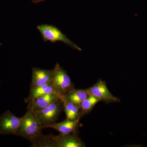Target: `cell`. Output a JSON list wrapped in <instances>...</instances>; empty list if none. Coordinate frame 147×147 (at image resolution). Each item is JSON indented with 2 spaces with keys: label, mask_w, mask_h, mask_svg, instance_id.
Segmentation results:
<instances>
[{
  "label": "cell",
  "mask_w": 147,
  "mask_h": 147,
  "mask_svg": "<svg viewBox=\"0 0 147 147\" xmlns=\"http://www.w3.org/2000/svg\"><path fill=\"white\" fill-rule=\"evenodd\" d=\"M61 96L56 94L40 96L29 102L27 110L36 112L40 111L49 106L56 100L61 99Z\"/></svg>",
  "instance_id": "ba28073f"
},
{
  "label": "cell",
  "mask_w": 147,
  "mask_h": 147,
  "mask_svg": "<svg viewBox=\"0 0 147 147\" xmlns=\"http://www.w3.org/2000/svg\"><path fill=\"white\" fill-rule=\"evenodd\" d=\"M80 120H70L67 119L59 123H55L44 127V129L51 128L59 132L61 134H76Z\"/></svg>",
  "instance_id": "30bf717a"
},
{
  "label": "cell",
  "mask_w": 147,
  "mask_h": 147,
  "mask_svg": "<svg viewBox=\"0 0 147 147\" xmlns=\"http://www.w3.org/2000/svg\"><path fill=\"white\" fill-rule=\"evenodd\" d=\"M53 69H45L34 67L32 69L30 88L41 86L52 82Z\"/></svg>",
  "instance_id": "52a82bcc"
},
{
  "label": "cell",
  "mask_w": 147,
  "mask_h": 147,
  "mask_svg": "<svg viewBox=\"0 0 147 147\" xmlns=\"http://www.w3.org/2000/svg\"><path fill=\"white\" fill-rule=\"evenodd\" d=\"M43 125L40 122L34 112L27 110L26 114L21 117V122L18 136L30 140L42 134Z\"/></svg>",
  "instance_id": "6da1fadb"
},
{
  "label": "cell",
  "mask_w": 147,
  "mask_h": 147,
  "mask_svg": "<svg viewBox=\"0 0 147 147\" xmlns=\"http://www.w3.org/2000/svg\"><path fill=\"white\" fill-rule=\"evenodd\" d=\"M90 95L93 96L105 103L118 102L120 101L119 98L116 97L110 92L105 81L99 79L94 85L86 89Z\"/></svg>",
  "instance_id": "8992f818"
},
{
  "label": "cell",
  "mask_w": 147,
  "mask_h": 147,
  "mask_svg": "<svg viewBox=\"0 0 147 147\" xmlns=\"http://www.w3.org/2000/svg\"><path fill=\"white\" fill-rule=\"evenodd\" d=\"M52 82L61 96L75 89L67 71L57 63L53 69Z\"/></svg>",
  "instance_id": "3957f363"
},
{
  "label": "cell",
  "mask_w": 147,
  "mask_h": 147,
  "mask_svg": "<svg viewBox=\"0 0 147 147\" xmlns=\"http://www.w3.org/2000/svg\"><path fill=\"white\" fill-rule=\"evenodd\" d=\"M32 147H56L55 136L53 134H40L30 140Z\"/></svg>",
  "instance_id": "4fadbf2b"
},
{
  "label": "cell",
  "mask_w": 147,
  "mask_h": 147,
  "mask_svg": "<svg viewBox=\"0 0 147 147\" xmlns=\"http://www.w3.org/2000/svg\"><path fill=\"white\" fill-rule=\"evenodd\" d=\"M37 28L45 41H49L51 42L61 41L74 49L79 51L82 50L78 45L69 39L66 35L55 26L48 24H41L38 26Z\"/></svg>",
  "instance_id": "7a4b0ae2"
},
{
  "label": "cell",
  "mask_w": 147,
  "mask_h": 147,
  "mask_svg": "<svg viewBox=\"0 0 147 147\" xmlns=\"http://www.w3.org/2000/svg\"><path fill=\"white\" fill-rule=\"evenodd\" d=\"M21 122V117H18L7 110L0 117V134L18 136Z\"/></svg>",
  "instance_id": "5b68a950"
},
{
  "label": "cell",
  "mask_w": 147,
  "mask_h": 147,
  "mask_svg": "<svg viewBox=\"0 0 147 147\" xmlns=\"http://www.w3.org/2000/svg\"><path fill=\"white\" fill-rule=\"evenodd\" d=\"M101 100L93 96L90 95L82 102L80 106V112L82 118L91 112L95 106Z\"/></svg>",
  "instance_id": "9a60e30c"
},
{
  "label": "cell",
  "mask_w": 147,
  "mask_h": 147,
  "mask_svg": "<svg viewBox=\"0 0 147 147\" xmlns=\"http://www.w3.org/2000/svg\"><path fill=\"white\" fill-rule=\"evenodd\" d=\"M63 110V103L61 99H60L40 111L35 113L40 122L44 127L48 125L56 123Z\"/></svg>",
  "instance_id": "277c9868"
},
{
  "label": "cell",
  "mask_w": 147,
  "mask_h": 147,
  "mask_svg": "<svg viewBox=\"0 0 147 147\" xmlns=\"http://www.w3.org/2000/svg\"><path fill=\"white\" fill-rule=\"evenodd\" d=\"M89 96V94L86 89H76L75 88L62 96L69 102L80 107L82 102Z\"/></svg>",
  "instance_id": "7c38bea8"
},
{
  "label": "cell",
  "mask_w": 147,
  "mask_h": 147,
  "mask_svg": "<svg viewBox=\"0 0 147 147\" xmlns=\"http://www.w3.org/2000/svg\"><path fill=\"white\" fill-rule=\"evenodd\" d=\"M61 99L63 103V110L67 119L70 120H76L82 118L80 107L67 100L62 96Z\"/></svg>",
  "instance_id": "5bb4252c"
},
{
  "label": "cell",
  "mask_w": 147,
  "mask_h": 147,
  "mask_svg": "<svg viewBox=\"0 0 147 147\" xmlns=\"http://www.w3.org/2000/svg\"><path fill=\"white\" fill-rule=\"evenodd\" d=\"M35 2H38L41 1H42L43 0H33Z\"/></svg>",
  "instance_id": "2e32d148"
},
{
  "label": "cell",
  "mask_w": 147,
  "mask_h": 147,
  "mask_svg": "<svg viewBox=\"0 0 147 147\" xmlns=\"http://www.w3.org/2000/svg\"><path fill=\"white\" fill-rule=\"evenodd\" d=\"M56 147H85L86 144L76 134H60L55 136Z\"/></svg>",
  "instance_id": "9c48e42d"
},
{
  "label": "cell",
  "mask_w": 147,
  "mask_h": 147,
  "mask_svg": "<svg viewBox=\"0 0 147 147\" xmlns=\"http://www.w3.org/2000/svg\"><path fill=\"white\" fill-rule=\"evenodd\" d=\"M49 94H56L61 97V96L55 88L52 81L41 86L30 88L29 96L25 99V101L28 103L36 98Z\"/></svg>",
  "instance_id": "8fae6325"
}]
</instances>
